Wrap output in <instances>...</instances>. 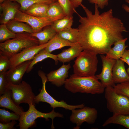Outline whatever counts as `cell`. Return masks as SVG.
<instances>
[{"label": "cell", "mask_w": 129, "mask_h": 129, "mask_svg": "<svg viewBox=\"0 0 129 129\" xmlns=\"http://www.w3.org/2000/svg\"><path fill=\"white\" fill-rule=\"evenodd\" d=\"M113 87L118 93L125 96L129 98V81L118 83Z\"/></svg>", "instance_id": "32"}, {"label": "cell", "mask_w": 129, "mask_h": 129, "mask_svg": "<svg viewBox=\"0 0 129 129\" xmlns=\"http://www.w3.org/2000/svg\"><path fill=\"white\" fill-rule=\"evenodd\" d=\"M8 28L16 33L27 32L31 34L34 33L32 28L28 24L23 22L11 20L6 24Z\"/></svg>", "instance_id": "23"}, {"label": "cell", "mask_w": 129, "mask_h": 129, "mask_svg": "<svg viewBox=\"0 0 129 129\" xmlns=\"http://www.w3.org/2000/svg\"><path fill=\"white\" fill-rule=\"evenodd\" d=\"M38 74L41 78L42 86L39 93L35 96L36 104L38 103L41 102H44L49 104L50 107L54 109L56 108L60 107L71 111L76 109L82 108L85 106L84 104L77 105H71L68 104L63 100L59 101L56 100L46 90V84L48 80L45 73L42 71L39 70Z\"/></svg>", "instance_id": "8"}, {"label": "cell", "mask_w": 129, "mask_h": 129, "mask_svg": "<svg viewBox=\"0 0 129 129\" xmlns=\"http://www.w3.org/2000/svg\"><path fill=\"white\" fill-rule=\"evenodd\" d=\"M10 66L9 57L0 53V73L6 72L10 69Z\"/></svg>", "instance_id": "33"}, {"label": "cell", "mask_w": 129, "mask_h": 129, "mask_svg": "<svg viewBox=\"0 0 129 129\" xmlns=\"http://www.w3.org/2000/svg\"><path fill=\"white\" fill-rule=\"evenodd\" d=\"M100 57L102 64V71L99 74L95 76L105 88L108 86L113 87L115 85L113 77L112 70L116 60L108 58L103 55H101Z\"/></svg>", "instance_id": "12"}, {"label": "cell", "mask_w": 129, "mask_h": 129, "mask_svg": "<svg viewBox=\"0 0 129 129\" xmlns=\"http://www.w3.org/2000/svg\"><path fill=\"white\" fill-rule=\"evenodd\" d=\"M39 44L38 39L31 33H17L14 38L0 43V53L10 58L25 48Z\"/></svg>", "instance_id": "3"}, {"label": "cell", "mask_w": 129, "mask_h": 129, "mask_svg": "<svg viewBox=\"0 0 129 129\" xmlns=\"http://www.w3.org/2000/svg\"><path fill=\"white\" fill-rule=\"evenodd\" d=\"M97 55L93 52L83 50L74 62V74L82 77L95 76L98 63Z\"/></svg>", "instance_id": "4"}, {"label": "cell", "mask_w": 129, "mask_h": 129, "mask_svg": "<svg viewBox=\"0 0 129 129\" xmlns=\"http://www.w3.org/2000/svg\"><path fill=\"white\" fill-rule=\"evenodd\" d=\"M6 72L0 73V96L4 94L8 90V83L6 77Z\"/></svg>", "instance_id": "35"}, {"label": "cell", "mask_w": 129, "mask_h": 129, "mask_svg": "<svg viewBox=\"0 0 129 129\" xmlns=\"http://www.w3.org/2000/svg\"><path fill=\"white\" fill-rule=\"evenodd\" d=\"M29 105L28 110L26 112H24L20 116L19 123L18 125L20 129H28L31 127L35 124L36 120L39 118H44L47 120H49V118H51L52 121L51 128L54 129V119L56 117H64L62 114L55 112L54 109L50 112L45 113L37 110L35 107V105L31 104Z\"/></svg>", "instance_id": "6"}, {"label": "cell", "mask_w": 129, "mask_h": 129, "mask_svg": "<svg viewBox=\"0 0 129 129\" xmlns=\"http://www.w3.org/2000/svg\"></svg>", "instance_id": "43"}, {"label": "cell", "mask_w": 129, "mask_h": 129, "mask_svg": "<svg viewBox=\"0 0 129 129\" xmlns=\"http://www.w3.org/2000/svg\"><path fill=\"white\" fill-rule=\"evenodd\" d=\"M20 5L17 3L7 0L0 4V23L6 24L13 20Z\"/></svg>", "instance_id": "13"}, {"label": "cell", "mask_w": 129, "mask_h": 129, "mask_svg": "<svg viewBox=\"0 0 129 129\" xmlns=\"http://www.w3.org/2000/svg\"><path fill=\"white\" fill-rule=\"evenodd\" d=\"M20 116L15 113H11L4 109H0V123H6L12 120L19 121Z\"/></svg>", "instance_id": "30"}, {"label": "cell", "mask_w": 129, "mask_h": 129, "mask_svg": "<svg viewBox=\"0 0 129 129\" xmlns=\"http://www.w3.org/2000/svg\"><path fill=\"white\" fill-rule=\"evenodd\" d=\"M105 97L107 108L113 114H129V98L117 93L113 87L105 88Z\"/></svg>", "instance_id": "5"}, {"label": "cell", "mask_w": 129, "mask_h": 129, "mask_svg": "<svg viewBox=\"0 0 129 129\" xmlns=\"http://www.w3.org/2000/svg\"><path fill=\"white\" fill-rule=\"evenodd\" d=\"M61 38L73 43H78V28L71 27L57 33Z\"/></svg>", "instance_id": "28"}, {"label": "cell", "mask_w": 129, "mask_h": 129, "mask_svg": "<svg viewBox=\"0 0 129 129\" xmlns=\"http://www.w3.org/2000/svg\"><path fill=\"white\" fill-rule=\"evenodd\" d=\"M17 122L16 120H12L11 121L6 123H0V129H15L14 125Z\"/></svg>", "instance_id": "37"}, {"label": "cell", "mask_w": 129, "mask_h": 129, "mask_svg": "<svg viewBox=\"0 0 129 129\" xmlns=\"http://www.w3.org/2000/svg\"><path fill=\"white\" fill-rule=\"evenodd\" d=\"M13 20L26 23L32 28L34 33L40 31L47 26L51 25L54 22L47 17H39L29 15L20 9L17 10Z\"/></svg>", "instance_id": "10"}, {"label": "cell", "mask_w": 129, "mask_h": 129, "mask_svg": "<svg viewBox=\"0 0 129 129\" xmlns=\"http://www.w3.org/2000/svg\"><path fill=\"white\" fill-rule=\"evenodd\" d=\"M49 43V41L45 44L28 47L11 57L9 58L11 66L9 70L13 69L25 62L32 60L35 56L40 51L45 48Z\"/></svg>", "instance_id": "11"}, {"label": "cell", "mask_w": 129, "mask_h": 129, "mask_svg": "<svg viewBox=\"0 0 129 129\" xmlns=\"http://www.w3.org/2000/svg\"><path fill=\"white\" fill-rule=\"evenodd\" d=\"M120 59L128 64L129 67L127 70V72L129 75V50L125 49Z\"/></svg>", "instance_id": "38"}, {"label": "cell", "mask_w": 129, "mask_h": 129, "mask_svg": "<svg viewBox=\"0 0 129 129\" xmlns=\"http://www.w3.org/2000/svg\"><path fill=\"white\" fill-rule=\"evenodd\" d=\"M48 58L53 59L55 61V64H57L58 60L56 55L51 54L46 50L44 48L40 51L31 60L26 72L27 73L30 72L35 65Z\"/></svg>", "instance_id": "24"}, {"label": "cell", "mask_w": 129, "mask_h": 129, "mask_svg": "<svg viewBox=\"0 0 129 129\" xmlns=\"http://www.w3.org/2000/svg\"><path fill=\"white\" fill-rule=\"evenodd\" d=\"M83 50L81 46L77 43L70 48L63 50L61 52L56 55L58 60L64 63L69 62L76 58Z\"/></svg>", "instance_id": "17"}, {"label": "cell", "mask_w": 129, "mask_h": 129, "mask_svg": "<svg viewBox=\"0 0 129 129\" xmlns=\"http://www.w3.org/2000/svg\"><path fill=\"white\" fill-rule=\"evenodd\" d=\"M98 80L95 75L82 77L73 74L66 79L64 86L67 90L73 93L101 94L104 92L105 88Z\"/></svg>", "instance_id": "2"}, {"label": "cell", "mask_w": 129, "mask_h": 129, "mask_svg": "<svg viewBox=\"0 0 129 129\" xmlns=\"http://www.w3.org/2000/svg\"><path fill=\"white\" fill-rule=\"evenodd\" d=\"M124 63L120 59L116 60L112 70L113 77L115 83L129 81V75L126 70Z\"/></svg>", "instance_id": "16"}, {"label": "cell", "mask_w": 129, "mask_h": 129, "mask_svg": "<svg viewBox=\"0 0 129 129\" xmlns=\"http://www.w3.org/2000/svg\"><path fill=\"white\" fill-rule=\"evenodd\" d=\"M125 1L129 4V0H125ZM123 9L129 13V7L125 4L122 5Z\"/></svg>", "instance_id": "40"}, {"label": "cell", "mask_w": 129, "mask_h": 129, "mask_svg": "<svg viewBox=\"0 0 129 129\" xmlns=\"http://www.w3.org/2000/svg\"><path fill=\"white\" fill-rule=\"evenodd\" d=\"M71 111L70 119L72 123L76 124V129H79L80 126L84 122L93 124L97 118V111L94 108L85 106L83 108Z\"/></svg>", "instance_id": "9"}, {"label": "cell", "mask_w": 129, "mask_h": 129, "mask_svg": "<svg viewBox=\"0 0 129 129\" xmlns=\"http://www.w3.org/2000/svg\"><path fill=\"white\" fill-rule=\"evenodd\" d=\"M0 107L9 109L20 116L24 112L22 107L17 105L14 102L10 91L8 89L4 94L0 96Z\"/></svg>", "instance_id": "18"}, {"label": "cell", "mask_w": 129, "mask_h": 129, "mask_svg": "<svg viewBox=\"0 0 129 129\" xmlns=\"http://www.w3.org/2000/svg\"><path fill=\"white\" fill-rule=\"evenodd\" d=\"M76 43H71L61 38L57 33L56 35L49 41V43L44 49L51 53L52 51L56 50L61 48L65 46H72Z\"/></svg>", "instance_id": "22"}, {"label": "cell", "mask_w": 129, "mask_h": 129, "mask_svg": "<svg viewBox=\"0 0 129 129\" xmlns=\"http://www.w3.org/2000/svg\"><path fill=\"white\" fill-rule=\"evenodd\" d=\"M127 39L126 38L116 42L114 44L113 47L111 48L106 54V57L109 59L116 60L120 59L128 47L125 44V42Z\"/></svg>", "instance_id": "19"}, {"label": "cell", "mask_w": 129, "mask_h": 129, "mask_svg": "<svg viewBox=\"0 0 129 129\" xmlns=\"http://www.w3.org/2000/svg\"><path fill=\"white\" fill-rule=\"evenodd\" d=\"M73 7L75 9L82 4L83 0H69Z\"/></svg>", "instance_id": "39"}, {"label": "cell", "mask_w": 129, "mask_h": 129, "mask_svg": "<svg viewBox=\"0 0 129 129\" xmlns=\"http://www.w3.org/2000/svg\"></svg>", "instance_id": "42"}, {"label": "cell", "mask_w": 129, "mask_h": 129, "mask_svg": "<svg viewBox=\"0 0 129 129\" xmlns=\"http://www.w3.org/2000/svg\"><path fill=\"white\" fill-rule=\"evenodd\" d=\"M65 16L64 10L58 1L49 5L46 17L54 22L63 18Z\"/></svg>", "instance_id": "21"}, {"label": "cell", "mask_w": 129, "mask_h": 129, "mask_svg": "<svg viewBox=\"0 0 129 129\" xmlns=\"http://www.w3.org/2000/svg\"><path fill=\"white\" fill-rule=\"evenodd\" d=\"M31 60L26 61L13 69L9 70L5 73L8 83L17 85L22 81L23 76L26 71Z\"/></svg>", "instance_id": "15"}, {"label": "cell", "mask_w": 129, "mask_h": 129, "mask_svg": "<svg viewBox=\"0 0 129 129\" xmlns=\"http://www.w3.org/2000/svg\"><path fill=\"white\" fill-rule=\"evenodd\" d=\"M66 16H72L75 10L72 6L69 0H58Z\"/></svg>", "instance_id": "34"}, {"label": "cell", "mask_w": 129, "mask_h": 129, "mask_svg": "<svg viewBox=\"0 0 129 129\" xmlns=\"http://www.w3.org/2000/svg\"><path fill=\"white\" fill-rule=\"evenodd\" d=\"M18 3L20 5V9L24 12L32 5L37 3H43L50 4L58 1V0H10Z\"/></svg>", "instance_id": "29"}, {"label": "cell", "mask_w": 129, "mask_h": 129, "mask_svg": "<svg viewBox=\"0 0 129 129\" xmlns=\"http://www.w3.org/2000/svg\"><path fill=\"white\" fill-rule=\"evenodd\" d=\"M7 0H0V4L4 2Z\"/></svg>", "instance_id": "41"}, {"label": "cell", "mask_w": 129, "mask_h": 129, "mask_svg": "<svg viewBox=\"0 0 129 129\" xmlns=\"http://www.w3.org/2000/svg\"><path fill=\"white\" fill-rule=\"evenodd\" d=\"M73 16H66L54 22L51 25L58 33L71 27L73 22Z\"/></svg>", "instance_id": "27"}, {"label": "cell", "mask_w": 129, "mask_h": 129, "mask_svg": "<svg viewBox=\"0 0 129 129\" xmlns=\"http://www.w3.org/2000/svg\"><path fill=\"white\" fill-rule=\"evenodd\" d=\"M111 124H119L129 129V114H113L106 120L102 126L105 127Z\"/></svg>", "instance_id": "26"}, {"label": "cell", "mask_w": 129, "mask_h": 129, "mask_svg": "<svg viewBox=\"0 0 129 129\" xmlns=\"http://www.w3.org/2000/svg\"><path fill=\"white\" fill-rule=\"evenodd\" d=\"M16 33L10 30L7 27L6 24H1L0 25V42H3L16 36Z\"/></svg>", "instance_id": "31"}, {"label": "cell", "mask_w": 129, "mask_h": 129, "mask_svg": "<svg viewBox=\"0 0 129 129\" xmlns=\"http://www.w3.org/2000/svg\"><path fill=\"white\" fill-rule=\"evenodd\" d=\"M49 5V4L43 3H36L31 6L23 12L36 17H46Z\"/></svg>", "instance_id": "25"}, {"label": "cell", "mask_w": 129, "mask_h": 129, "mask_svg": "<svg viewBox=\"0 0 129 129\" xmlns=\"http://www.w3.org/2000/svg\"><path fill=\"white\" fill-rule=\"evenodd\" d=\"M81 6L86 16H82L75 11L80 23L78 43L83 50L106 54L116 42L124 39L122 33L127 31L123 23L113 16L112 9L100 14L95 4L93 14L82 4Z\"/></svg>", "instance_id": "1"}, {"label": "cell", "mask_w": 129, "mask_h": 129, "mask_svg": "<svg viewBox=\"0 0 129 129\" xmlns=\"http://www.w3.org/2000/svg\"><path fill=\"white\" fill-rule=\"evenodd\" d=\"M7 88L10 91L12 99L17 105L24 103L29 105H35V96L30 85L26 82L22 81L19 84L8 83Z\"/></svg>", "instance_id": "7"}, {"label": "cell", "mask_w": 129, "mask_h": 129, "mask_svg": "<svg viewBox=\"0 0 129 129\" xmlns=\"http://www.w3.org/2000/svg\"><path fill=\"white\" fill-rule=\"evenodd\" d=\"M56 31L51 25L47 26L43 30L31 34L38 40L39 44L46 43L52 39L57 34Z\"/></svg>", "instance_id": "20"}, {"label": "cell", "mask_w": 129, "mask_h": 129, "mask_svg": "<svg viewBox=\"0 0 129 129\" xmlns=\"http://www.w3.org/2000/svg\"><path fill=\"white\" fill-rule=\"evenodd\" d=\"M71 68L69 63L63 64L57 70H52L46 75L48 81L56 86L59 87L64 85L68 76V71Z\"/></svg>", "instance_id": "14"}, {"label": "cell", "mask_w": 129, "mask_h": 129, "mask_svg": "<svg viewBox=\"0 0 129 129\" xmlns=\"http://www.w3.org/2000/svg\"><path fill=\"white\" fill-rule=\"evenodd\" d=\"M91 3L96 5L98 8L103 9L107 6L109 0H87Z\"/></svg>", "instance_id": "36"}]
</instances>
